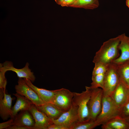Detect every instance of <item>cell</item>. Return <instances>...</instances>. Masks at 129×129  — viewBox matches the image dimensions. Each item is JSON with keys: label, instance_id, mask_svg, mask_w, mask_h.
I'll return each mask as SVG.
<instances>
[{"label": "cell", "instance_id": "cell-1", "mask_svg": "<svg viewBox=\"0 0 129 129\" xmlns=\"http://www.w3.org/2000/svg\"><path fill=\"white\" fill-rule=\"evenodd\" d=\"M120 42L118 36L104 42L96 53L93 62L95 64H109L119 55L118 46Z\"/></svg>", "mask_w": 129, "mask_h": 129}, {"label": "cell", "instance_id": "cell-2", "mask_svg": "<svg viewBox=\"0 0 129 129\" xmlns=\"http://www.w3.org/2000/svg\"><path fill=\"white\" fill-rule=\"evenodd\" d=\"M86 90L81 93L74 92L72 104L77 106L79 121L87 119L89 116L88 103L91 95L92 89L85 86Z\"/></svg>", "mask_w": 129, "mask_h": 129}, {"label": "cell", "instance_id": "cell-3", "mask_svg": "<svg viewBox=\"0 0 129 129\" xmlns=\"http://www.w3.org/2000/svg\"><path fill=\"white\" fill-rule=\"evenodd\" d=\"M102 103L101 112L96 120L101 125L119 115V109L110 96L103 95Z\"/></svg>", "mask_w": 129, "mask_h": 129}, {"label": "cell", "instance_id": "cell-4", "mask_svg": "<svg viewBox=\"0 0 129 129\" xmlns=\"http://www.w3.org/2000/svg\"><path fill=\"white\" fill-rule=\"evenodd\" d=\"M120 80L116 64L113 62L109 64L105 74L103 95L110 96Z\"/></svg>", "mask_w": 129, "mask_h": 129}, {"label": "cell", "instance_id": "cell-5", "mask_svg": "<svg viewBox=\"0 0 129 129\" xmlns=\"http://www.w3.org/2000/svg\"><path fill=\"white\" fill-rule=\"evenodd\" d=\"M92 89L91 95L88 103L89 111L88 119L96 121L102 109L103 91L100 88Z\"/></svg>", "mask_w": 129, "mask_h": 129}, {"label": "cell", "instance_id": "cell-6", "mask_svg": "<svg viewBox=\"0 0 129 129\" xmlns=\"http://www.w3.org/2000/svg\"><path fill=\"white\" fill-rule=\"evenodd\" d=\"M17 83L15 86L16 93L25 97L37 107L45 103L37 93L26 84L23 79L19 78Z\"/></svg>", "mask_w": 129, "mask_h": 129}, {"label": "cell", "instance_id": "cell-7", "mask_svg": "<svg viewBox=\"0 0 129 129\" xmlns=\"http://www.w3.org/2000/svg\"><path fill=\"white\" fill-rule=\"evenodd\" d=\"M74 92L63 88L56 90L55 97L52 103L58 106L65 111L71 107Z\"/></svg>", "mask_w": 129, "mask_h": 129}, {"label": "cell", "instance_id": "cell-8", "mask_svg": "<svg viewBox=\"0 0 129 129\" xmlns=\"http://www.w3.org/2000/svg\"><path fill=\"white\" fill-rule=\"evenodd\" d=\"M129 86L120 78V82L110 96L119 109L129 101Z\"/></svg>", "mask_w": 129, "mask_h": 129}, {"label": "cell", "instance_id": "cell-9", "mask_svg": "<svg viewBox=\"0 0 129 129\" xmlns=\"http://www.w3.org/2000/svg\"><path fill=\"white\" fill-rule=\"evenodd\" d=\"M29 111L35 121L33 129H47L49 126L53 124L50 118L34 104H32Z\"/></svg>", "mask_w": 129, "mask_h": 129}, {"label": "cell", "instance_id": "cell-10", "mask_svg": "<svg viewBox=\"0 0 129 129\" xmlns=\"http://www.w3.org/2000/svg\"><path fill=\"white\" fill-rule=\"evenodd\" d=\"M77 106L72 104L70 108L64 112L57 119H51L53 123L69 127L78 120Z\"/></svg>", "mask_w": 129, "mask_h": 129}, {"label": "cell", "instance_id": "cell-11", "mask_svg": "<svg viewBox=\"0 0 129 129\" xmlns=\"http://www.w3.org/2000/svg\"><path fill=\"white\" fill-rule=\"evenodd\" d=\"M29 63L27 62L23 68L17 69L14 67L12 63L7 61L3 64H0V67L6 72L8 71H13L16 74L19 78H27L32 82L35 81L36 78L33 73L29 68Z\"/></svg>", "mask_w": 129, "mask_h": 129}, {"label": "cell", "instance_id": "cell-12", "mask_svg": "<svg viewBox=\"0 0 129 129\" xmlns=\"http://www.w3.org/2000/svg\"><path fill=\"white\" fill-rule=\"evenodd\" d=\"M5 90L3 89L0 90V115L4 121L11 117V106L13 100L10 95L5 93Z\"/></svg>", "mask_w": 129, "mask_h": 129}, {"label": "cell", "instance_id": "cell-13", "mask_svg": "<svg viewBox=\"0 0 129 129\" xmlns=\"http://www.w3.org/2000/svg\"><path fill=\"white\" fill-rule=\"evenodd\" d=\"M23 79L26 84L37 93L41 99L45 103H53L56 90H49L40 88L34 85L29 79L26 78H24Z\"/></svg>", "mask_w": 129, "mask_h": 129}, {"label": "cell", "instance_id": "cell-14", "mask_svg": "<svg viewBox=\"0 0 129 129\" xmlns=\"http://www.w3.org/2000/svg\"><path fill=\"white\" fill-rule=\"evenodd\" d=\"M14 125L28 127L33 129L35 122L29 110L22 111L13 118Z\"/></svg>", "mask_w": 129, "mask_h": 129}, {"label": "cell", "instance_id": "cell-15", "mask_svg": "<svg viewBox=\"0 0 129 129\" xmlns=\"http://www.w3.org/2000/svg\"><path fill=\"white\" fill-rule=\"evenodd\" d=\"M120 40L118 46L119 50L121 52V54L113 62L118 64L129 60V41L128 37L124 33L118 36Z\"/></svg>", "mask_w": 129, "mask_h": 129}, {"label": "cell", "instance_id": "cell-16", "mask_svg": "<svg viewBox=\"0 0 129 129\" xmlns=\"http://www.w3.org/2000/svg\"><path fill=\"white\" fill-rule=\"evenodd\" d=\"M16 97V102L11 108L12 114L11 118H13L19 111L29 110L32 103L25 97L16 93L13 94Z\"/></svg>", "mask_w": 129, "mask_h": 129}, {"label": "cell", "instance_id": "cell-17", "mask_svg": "<svg viewBox=\"0 0 129 129\" xmlns=\"http://www.w3.org/2000/svg\"><path fill=\"white\" fill-rule=\"evenodd\" d=\"M37 107L51 119H57L65 112L54 104L50 103H45Z\"/></svg>", "mask_w": 129, "mask_h": 129}, {"label": "cell", "instance_id": "cell-18", "mask_svg": "<svg viewBox=\"0 0 129 129\" xmlns=\"http://www.w3.org/2000/svg\"><path fill=\"white\" fill-rule=\"evenodd\" d=\"M129 123L118 115L109 120L102 124V129H125L128 128Z\"/></svg>", "mask_w": 129, "mask_h": 129}, {"label": "cell", "instance_id": "cell-19", "mask_svg": "<svg viewBox=\"0 0 129 129\" xmlns=\"http://www.w3.org/2000/svg\"><path fill=\"white\" fill-rule=\"evenodd\" d=\"M101 125L96 120L88 119L77 121L70 126V129H92Z\"/></svg>", "mask_w": 129, "mask_h": 129}, {"label": "cell", "instance_id": "cell-20", "mask_svg": "<svg viewBox=\"0 0 129 129\" xmlns=\"http://www.w3.org/2000/svg\"><path fill=\"white\" fill-rule=\"evenodd\" d=\"M99 5L98 0H76L70 7L93 9L97 8Z\"/></svg>", "mask_w": 129, "mask_h": 129}, {"label": "cell", "instance_id": "cell-21", "mask_svg": "<svg viewBox=\"0 0 129 129\" xmlns=\"http://www.w3.org/2000/svg\"><path fill=\"white\" fill-rule=\"evenodd\" d=\"M115 64L120 78L129 85V60L119 64Z\"/></svg>", "mask_w": 129, "mask_h": 129}, {"label": "cell", "instance_id": "cell-22", "mask_svg": "<svg viewBox=\"0 0 129 129\" xmlns=\"http://www.w3.org/2000/svg\"><path fill=\"white\" fill-rule=\"evenodd\" d=\"M105 73L92 75V82L90 86L91 89L101 88L103 89Z\"/></svg>", "mask_w": 129, "mask_h": 129}, {"label": "cell", "instance_id": "cell-23", "mask_svg": "<svg viewBox=\"0 0 129 129\" xmlns=\"http://www.w3.org/2000/svg\"><path fill=\"white\" fill-rule=\"evenodd\" d=\"M109 64H95V66L92 71V75L105 73L107 70Z\"/></svg>", "mask_w": 129, "mask_h": 129}, {"label": "cell", "instance_id": "cell-24", "mask_svg": "<svg viewBox=\"0 0 129 129\" xmlns=\"http://www.w3.org/2000/svg\"><path fill=\"white\" fill-rule=\"evenodd\" d=\"M6 71L0 67V89L5 90L7 81L5 76Z\"/></svg>", "mask_w": 129, "mask_h": 129}, {"label": "cell", "instance_id": "cell-25", "mask_svg": "<svg viewBox=\"0 0 129 129\" xmlns=\"http://www.w3.org/2000/svg\"><path fill=\"white\" fill-rule=\"evenodd\" d=\"M119 115L123 118L129 116V101L119 109Z\"/></svg>", "mask_w": 129, "mask_h": 129}, {"label": "cell", "instance_id": "cell-26", "mask_svg": "<svg viewBox=\"0 0 129 129\" xmlns=\"http://www.w3.org/2000/svg\"><path fill=\"white\" fill-rule=\"evenodd\" d=\"M14 125V120L11 118L9 120L0 124V129H6L8 127Z\"/></svg>", "mask_w": 129, "mask_h": 129}, {"label": "cell", "instance_id": "cell-27", "mask_svg": "<svg viewBox=\"0 0 129 129\" xmlns=\"http://www.w3.org/2000/svg\"><path fill=\"white\" fill-rule=\"evenodd\" d=\"M47 129H70V128L67 126L53 123L49 126Z\"/></svg>", "mask_w": 129, "mask_h": 129}, {"label": "cell", "instance_id": "cell-28", "mask_svg": "<svg viewBox=\"0 0 129 129\" xmlns=\"http://www.w3.org/2000/svg\"><path fill=\"white\" fill-rule=\"evenodd\" d=\"M76 0H63L60 4L61 6L70 7Z\"/></svg>", "mask_w": 129, "mask_h": 129}, {"label": "cell", "instance_id": "cell-29", "mask_svg": "<svg viewBox=\"0 0 129 129\" xmlns=\"http://www.w3.org/2000/svg\"><path fill=\"white\" fill-rule=\"evenodd\" d=\"M6 129H31L28 127L13 125L8 127Z\"/></svg>", "mask_w": 129, "mask_h": 129}, {"label": "cell", "instance_id": "cell-30", "mask_svg": "<svg viewBox=\"0 0 129 129\" xmlns=\"http://www.w3.org/2000/svg\"><path fill=\"white\" fill-rule=\"evenodd\" d=\"M63 0H55V1L56 3L59 5H60Z\"/></svg>", "mask_w": 129, "mask_h": 129}, {"label": "cell", "instance_id": "cell-31", "mask_svg": "<svg viewBox=\"0 0 129 129\" xmlns=\"http://www.w3.org/2000/svg\"><path fill=\"white\" fill-rule=\"evenodd\" d=\"M127 122L129 123V116L123 118Z\"/></svg>", "mask_w": 129, "mask_h": 129}, {"label": "cell", "instance_id": "cell-32", "mask_svg": "<svg viewBox=\"0 0 129 129\" xmlns=\"http://www.w3.org/2000/svg\"><path fill=\"white\" fill-rule=\"evenodd\" d=\"M126 5L129 8V0H126Z\"/></svg>", "mask_w": 129, "mask_h": 129}, {"label": "cell", "instance_id": "cell-33", "mask_svg": "<svg viewBox=\"0 0 129 129\" xmlns=\"http://www.w3.org/2000/svg\"><path fill=\"white\" fill-rule=\"evenodd\" d=\"M128 40L129 41V37H128Z\"/></svg>", "mask_w": 129, "mask_h": 129}, {"label": "cell", "instance_id": "cell-34", "mask_svg": "<svg viewBox=\"0 0 129 129\" xmlns=\"http://www.w3.org/2000/svg\"></svg>", "mask_w": 129, "mask_h": 129}]
</instances>
